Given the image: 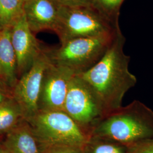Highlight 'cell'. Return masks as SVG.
<instances>
[{"label":"cell","instance_id":"6da1fadb","mask_svg":"<svg viewBox=\"0 0 153 153\" xmlns=\"http://www.w3.org/2000/svg\"><path fill=\"white\" fill-rule=\"evenodd\" d=\"M125 40L118 30L102 58L90 69L78 74L97 95L106 115L123 106L126 93L137 83L129 70L130 57L124 52Z\"/></svg>","mask_w":153,"mask_h":153},{"label":"cell","instance_id":"7a4b0ae2","mask_svg":"<svg viewBox=\"0 0 153 153\" xmlns=\"http://www.w3.org/2000/svg\"><path fill=\"white\" fill-rule=\"evenodd\" d=\"M90 137L108 140L126 147L153 140V112L134 100L105 115L93 129Z\"/></svg>","mask_w":153,"mask_h":153},{"label":"cell","instance_id":"3957f363","mask_svg":"<svg viewBox=\"0 0 153 153\" xmlns=\"http://www.w3.org/2000/svg\"><path fill=\"white\" fill-rule=\"evenodd\" d=\"M118 19L111 18L93 2L73 7L59 6L54 32L64 43L74 39L114 35Z\"/></svg>","mask_w":153,"mask_h":153},{"label":"cell","instance_id":"277c9868","mask_svg":"<svg viewBox=\"0 0 153 153\" xmlns=\"http://www.w3.org/2000/svg\"><path fill=\"white\" fill-rule=\"evenodd\" d=\"M27 121L40 150L58 146L83 148L90 138L64 111L39 110Z\"/></svg>","mask_w":153,"mask_h":153},{"label":"cell","instance_id":"5b68a950","mask_svg":"<svg viewBox=\"0 0 153 153\" xmlns=\"http://www.w3.org/2000/svg\"><path fill=\"white\" fill-rule=\"evenodd\" d=\"M116 33L110 35L72 39L62 43L57 49L47 51L53 63L68 68L76 74H82L102 58Z\"/></svg>","mask_w":153,"mask_h":153},{"label":"cell","instance_id":"8992f818","mask_svg":"<svg viewBox=\"0 0 153 153\" xmlns=\"http://www.w3.org/2000/svg\"><path fill=\"white\" fill-rule=\"evenodd\" d=\"M63 110L89 137L106 115L97 95L78 74L70 82Z\"/></svg>","mask_w":153,"mask_h":153},{"label":"cell","instance_id":"52a82bcc","mask_svg":"<svg viewBox=\"0 0 153 153\" xmlns=\"http://www.w3.org/2000/svg\"><path fill=\"white\" fill-rule=\"evenodd\" d=\"M51 62L46 49H43L30 69L18 80L13 88V98L28 121L39 111V103L44 72Z\"/></svg>","mask_w":153,"mask_h":153},{"label":"cell","instance_id":"ba28073f","mask_svg":"<svg viewBox=\"0 0 153 153\" xmlns=\"http://www.w3.org/2000/svg\"><path fill=\"white\" fill-rule=\"evenodd\" d=\"M75 74L70 69L51 61L44 72L39 110L64 111L69 83Z\"/></svg>","mask_w":153,"mask_h":153},{"label":"cell","instance_id":"9c48e42d","mask_svg":"<svg viewBox=\"0 0 153 153\" xmlns=\"http://www.w3.org/2000/svg\"><path fill=\"white\" fill-rule=\"evenodd\" d=\"M11 42L16 56L17 74L22 76L43 50L29 27L25 14L11 27Z\"/></svg>","mask_w":153,"mask_h":153},{"label":"cell","instance_id":"30bf717a","mask_svg":"<svg viewBox=\"0 0 153 153\" xmlns=\"http://www.w3.org/2000/svg\"><path fill=\"white\" fill-rule=\"evenodd\" d=\"M23 9L32 32L38 33L47 30L54 31L59 6L52 0H25Z\"/></svg>","mask_w":153,"mask_h":153},{"label":"cell","instance_id":"8fae6325","mask_svg":"<svg viewBox=\"0 0 153 153\" xmlns=\"http://www.w3.org/2000/svg\"><path fill=\"white\" fill-rule=\"evenodd\" d=\"M6 153H42L27 121L23 120L6 134L1 146Z\"/></svg>","mask_w":153,"mask_h":153},{"label":"cell","instance_id":"7c38bea8","mask_svg":"<svg viewBox=\"0 0 153 153\" xmlns=\"http://www.w3.org/2000/svg\"><path fill=\"white\" fill-rule=\"evenodd\" d=\"M16 56L11 42V27L0 29V78L12 88L18 81Z\"/></svg>","mask_w":153,"mask_h":153},{"label":"cell","instance_id":"4fadbf2b","mask_svg":"<svg viewBox=\"0 0 153 153\" xmlns=\"http://www.w3.org/2000/svg\"><path fill=\"white\" fill-rule=\"evenodd\" d=\"M23 120L22 111L13 97L0 104V136L8 133Z\"/></svg>","mask_w":153,"mask_h":153},{"label":"cell","instance_id":"5bb4252c","mask_svg":"<svg viewBox=\"0 0 153 153\" xmlns=\"http://www.w3.org/2000/svg\"><path fill=\"white\" fill-rule=\"evenodd\" d=\"M25 0H0V29L12 27L24 14Z\"/></svg>","mask_w":153,"mask_h":153},{"label":"cell","instance_id":"9a60e30c","mask_svg":"<svg viewBox=\"0 0 153 153\" xmlns=\"http://www.w3.org/2000/svg\"><path fill=\"white\" fill-rule=\"evenodd\" d=\"M83 150L84 153H127L126 146L98 137H90Z\"/></svg>","mask_w":153,"mask_h":153},{"label":"cell","instance_id":"2e32d148","mask_svg":"<svg viewBox=\"0 0 153 153\" xmlns=\"http://www.w3.org/2000/svg\"><path fill=\"white\" fill-rule=\"evenodd\" d=\"M124 0H93V3L111 18L117 20L119 11Z\"/></svg>","mask_w":153,"mask_h":153},{"label":"cell","instance_id":"e0dca14e","mask_svg":"<svg viewBox=\"0 0 153 153\" xmlns=\"http://www.w3.org/2000/svg\"><path fill=\"white\" fill-rule=\"evenodd\" d=\"M127 153H153V140L138 142L127 147Z\"/></svg>","mask_w":153,"mask_h":153},{"label":"cell","instance_id":"ac0fdd59","mask_svg":"<svg viewBox=\"0 0 153 153\" xmlns=\"http://www.w3.org/2000/svg\"><path fill=\"white\" fill-rule=\"evenodd\" d=\"M42 153H84L83 148L71 146H58L44 148Z\"/></svg>","mask_w":153,"mask_h":153},{"label":"cell","instance_id":"d6986e66","mask_svg":"<svg viewBox=\"0 0 153 153\" xmlns=\"http://www.w3.org/2000/svg\"><path fill=\"white\" fill-rule=\"evenodd\" d=\"M13 97V88L0 78V104Z\"/></svg>","mask_w":153,"mask_h":153},{"label":"cell","instance_id":"ffe728a7","mask_svg":"<svg viewBox=\"0 0 153 153\" xmlns=\"http://www.w3.org/2000/svg\"><path fill=\"white\" fill-rule=\"evenodd\" d=\"M57 5L60 6L73 7L85 5L93 2V0H52Z\"/></svg>","mask_w":153,"mask_h":153},{"label":"cell","instance_id":"44dd1931","mask_svg":"<svg viewBox=\"0 0 153 153\" xmlns=\"http://www.w3.org/2000/svg\"><path fill=\"white\" fill-rule=\"evenodd\" d=\"M0 153H6L2 149V148L0 147Z\"/></svg>","mask_w":153,"mask_h":153},{"label":"cell","instance_id":"7402d4cb","mask_svg":"<svg viewBox=\"0 0 153 153\" xmlns=\"http://www.w3.org/2000/svg\"><path fill=\"white\" fill-rule=\"evenodd\" d=\"M0 16H1V7H0Z\"/></svg>","mask_w":153,"mask_h":153}]
</instances>
